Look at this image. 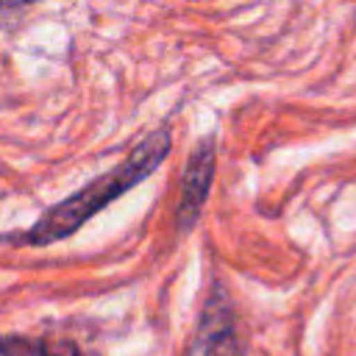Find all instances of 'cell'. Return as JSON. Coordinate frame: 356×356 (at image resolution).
Masks as SVG:
<instances>
[{"instance_id": "4", "label": "cell", "mask_w": 356, "mask_h": 356, "mask_svg": "<svg viewBox=\"0 0 356 356\" xmlns=\"http://www.w3.org/2000/svg\"><path fill=\"white\" fill-rule=\"evenodd\" d=\"M39 339L19 334H0V356H36Z\"/></svg>"}, {"instance_id": "1", "label": "cell", "mask_w": 356, "mask_h": 356, "mask_svg": "<svg viewBox=\"0 0 356 356\" xmlns=\"http://www.w3.org/2000/svg\"><path fill=\"white\" fill-rule=\"evenodd\" d=\"M170 147H172V136L167 131L147 134L117 167L92 178L78 192H72L64 200H58L56 206H50L28 231L17 234L14 242L31 245V248H44V245L72 236L83 222H89V217L103 211L111 200L122 197L128 189L142 184L156 167H161V161L170 156Z\"/></svg>"}, {"instance_id": "3", "label": "cell", "mask_w": 356, "mask_h": 356, "mask_svg": "<svg viewBox=\"0 0 356 356\" xmlns=\"http://www.w3.org/2000/svg\"><path fill=\"white\" fill-rule=\"evenodd\" d=\"M214 170H217V139L209 134L192 147L189 161L184 167L181 195H178V209H175V222L181 231L195 228V222L203 211V203L211 192Z\"/></svg>"}, {"instance_id": "5", "label": "cell", "mask_w": 356, "mask_h": 356, "mask_svg": "<svg viewBox=\"0 0 356 356\" xmlns=\"http://www.w3.org/2000/svg\"><path fill=\"white\" fill-rule=\"evenodd\" d=\"M36 356H81V348L70 339H39Z\"/></svg>"}, {"instance_id": "6", "label": "cell", "mask_w": 356, "mask_h": 356, "mask_svg": "<svg viewBox=\"0 0 356 356\" xmlns=\"http://www.w3.org/2000/svg\"><path fill=\"white\" fill-rule=\"evenodd\" d=\"M33 3H39V0H0V25L11 22L19 11H25V8L33 6Z\"/></svg>"}, {"instance_id": "2", "label": "cell", "mask_w": 356, "mask_h": 356, "mask_svg": "<svg viewBox=\"0 0 356 356\" xmlns=\"http://www.w3.org/2000/svg\"><path fill=\"white\" fill-rule=\"evenodd\" d=\"M186 356H245L236 334V317L222 284L211 286Z\"/></svg>"}]
</instances>
